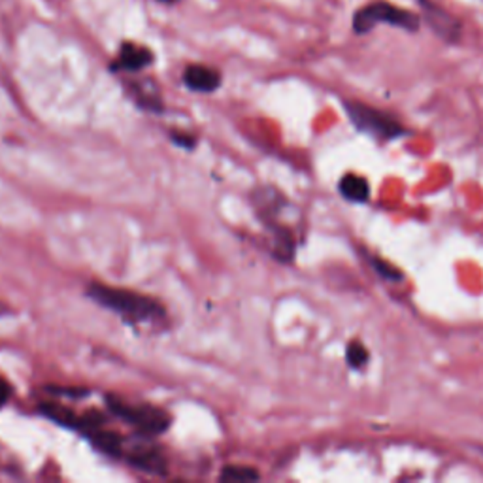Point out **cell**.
Listing matches in <instances>:
<instances>
[{"label":"cell","instance_id":"cell-11","mask_svg":"<svg viewBox=\"0 0 483 483\" xmlns=\"http://www.w3.org/2000/svg\"><path fill=\"white\" fill-rule=\"evenodd\" d=\"M371 362V352L368 348L359 342V340H352V342L346 346V364L352 368V371H364V368Z\"/></svg>","mask_w":483,"mask_h":483},{"label":"cell","instance_id":"cell-4","mask_svg":"<svg viewBox=\"0 0 483 483\" xmlns=\"http://www.w3.org/2000/svg\"><path fill=\"white\" fill-rule=\"evenodd\" d=\"M108 408L118 417L131 423L134 429H138L146 436H157L170 427V415L155 406H134L116 396H108Z\"/></svg>","mask_w":483,"mask_h":483},{"label":"cell","instance_id":"cell-13","mask_svg":"<svg viewBox=\"0 0 483 483\" xmlns=\"http://www.w3.org/2000/svg\"><path fill=\"white\" fill-rule=\"evenodd\" d=\"M131 89L138 97V102L142 106H144V108H153V110H159L161 108V99L157 97L155 89L153 91H148V83L146 81L132 83Z\"/></svg>","mask_w":483,"mask_h":483},{"label":"cell","instance_id":"cell-3","mask_svg":"<svg viewBox=\"0 0 483 483\" xmlns=\"http://www.w3.org/2000/svg\"><path fill=\"white\" fill-rule=\"evenodd\" d=\"M344 110H346V116L350 118L352 125L359 132L371 136L374 140L393 142V140L408 136V129L394 116H391L389 111L373 108L359 100H346Z\"/></svg>","mask_w":483,"mask_h":483},{"label":"cell","instance_id":"cell-8","mask_svg":"<svg viewBox=\"0 0 483 483\" xmlns=\"http://www.w3.org/2000/svg\"><path fill=\"white\" fill-rule=\"evenodd\" d=\"M338 191L348 203L364 205L371 201V184L359 174H344L338 182Z\"/></svg>","mask_w":483,"mask_h":483},{"label":"cell","instance_id":"cell-12","mask_svg":"<svg viewBox=\"0 0 483 483\" xmlns=\"http://www.w3.org/2000/svg\"><path fill=\"white\" fill-rule=\"evenodd\" d=\"M368 265L373 267V270L383 279V281H389V283H399V281H404V274L401 268H396L393 263H387L385 259L378 257V255H368Z\"/></svg>","mask_w":483,"mask_h":483},{"label":"cell","instance_id":"cell-9","mask_svg":"<svg viewBox=\"0 0 483 483\" xmlns=\"http://www.w3.org/2000/svg\"><path fill=\"white\" fill-rule=\"evenodd\" d=\"M129 461L134 467L142 468V470L155 472V474H164L166 472L164 457L153 447H138V449H134L129 456Z\"/></svg>","mask_w":483,"mask_h":483},{"label":"cell","instance_id":"cell-7","mask_svg":"<svg viewBox=\"0 0 483 483\" xmlns=\"http://www.w3.org/2000/svg\"><path fill=\"white\" fill-rule=\"evenodd\" d=\"M184 83L191 91L212 93L221 85V74L205 65H191L184 72Z\"/></svg>","mask_w":483,"mask_h":483},{"label":"cell","instance_id":"cell-10","mask_svg":"<svg viewBox=\"0 0 483 483\" xmlns=\"http://www.w3.org/2000/svg\"><path fill=\"white\" fill-rule=\"evenodd\" d=\"M88 436L93 440V444L100 451L108 453V456H116L118 457V456H121V453H123V440H121V436L116 435L113 431L104 429L102 425H99V427L91 429L88 433Z\"/></svg>","mask_w":483,"mask_h":483},{"label":"cell","instance_id":"cell-6","mask_svg":"<svg viewBox=\"0 0 483 483\" xmlns=\"http://www.w3.org/2000/svg\"><path fill=\"white\" fill-rule=\"evenodd\" d=\"M155 61V57L150 47L138 46L132 42H125L120 49L118 59L111 63L113 72H140L148 68Z\"/></svg>","mask_w":483,"mask_h":483},{"label":"cell","instance_id":"cell-16","mask_svg":"<svg viewBox=\"0 0 483 483\" xmlns=\"http://www.w3.org/2000/svg\"><path fill=\"white\" fill-rule=\"evenodd\" d=\"M10 399V385L8 382L0 376V408H3Z\"/></svg>","mask_w":483,"mask_h":483},{"label":"cell","instance_id":"cell-14","mask_svg":"<svg viewBox=\"0 0 483 483\" xmlns=\"http://www.w3.org/2000/svg\"><path fill=\"white\" fill-rule=\"evenodd\" d=\"M223 481H253L259 479V472L251 467H226L221 472Z\"/></svg>","mask_w":483,"mask_h":483},{"label":"cell","instance_id":"cell-17","mask_svg":"<svg viewBox=\"0 0 483 483\" xmlns=\"http://www.w3.org/2000/svg\"><path fill=\"white\" fill-rule=\"evenodd\" d=\"M159 3H176V0H159Z\"/></svg>","mask_w":483,"mask_h":483},{"label":"cell","instance_id":"cell-5","mask_svg":"<svg viewBox=\"0 0 483 483\" xmlns=\"http://www.w3.org/2000/svg\"><path fill=\"white\" fill-rule=\"evenodd\" d=\"M417 5L423 10V23H427L435 31V35H438L442 40L449 44H456L461 40L463 25L456 16L442 10L440 6L431 3V0H417Z\"/></svg>","mask_w":483,"mask_h":483},{"label":"cell","instance_id":"cell-15","mask_svg":"<svg viewBox=\"0 0 483 483\" xmlns=\"http://www.w3.org/2000/svg\"><path fill=\"white\" fill-rule=\"evenodd\" d=\"M173 142H176V144H178L180 148H185V150H193L194 144H196V140L193 138V134L178 132V131L173 132Z\"/></svg>","mask_w":483,"mask_h":483},{"label":"cell","instance_id":"cell-2","mask_svg":"<svg viewBox=\"0 0 483 483\" xmlns=\"http://www.w3.org/2000/svg\"><path fill=\"white\" fill-rule=\"evenodd\" d=\"M380 25L401 28L406 33H417L423 25V17L412 10L387 3V0H373V3L361 6L352 19L353 33L359 37L368 35Z\"/></svg>","mask_w":483,"mask_h":483},{"label":"cell","instance_id":"cell-1","mask_svg":"<svg viewBox=\"0 0 483 483\" xmlns=\"http://www.w3.org/2000/svg\"><path fill=\"white\" fill-rule=\"evenodd\" d=\"M88 295L100 306L116 311L132 321H157L164 316L163 306L146 297L134 291L120 289V288H110L104 283H91L88 288Z\"/></svg>","mask_w":483,"mask_h":483}]
</instances>
